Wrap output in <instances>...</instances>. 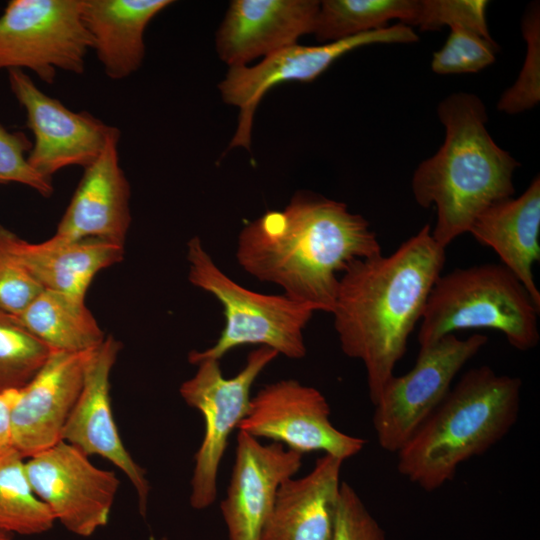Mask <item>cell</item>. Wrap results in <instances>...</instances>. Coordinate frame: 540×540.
Returning a JSON list of instances; mask_svg holds the SVG:
<instances>
[{
    "mask_svg": "<svg viewBox=\"0 0 540 540\" xmlns=\"http://www.w3.org/2000/svg\"><path fill=\"white\" fill-rule=\"evenodd\" d=\"M381 253L363 216L345 203L298 191L283 210L267 211L240 231L235 255L251 276L331 313L338 275L355 260Z\"/></svg>",
    "mask_w": 540,
    "mask_h": 540,
    "instance_id": "6da1fadb",
    "label": "cell"
},
{
    "mask_svg": "<svg viewBox=\"0 0 540 540\" xmlns=\"http://www.w3.org/2000/svg\"><path fill=\"white\" fill-rule=\"evenodd\" d=\"M445 259L427 224L392 254L355 260L339 277L334 328L343 353L363 362L373 404L406 352Z\"/></svg>",
    "mask_w": 540,
    "mask_h": 540,
    "instance_id": "7a4b0ae2",
    "label": "cell"
},
{
    "mask_svg": "<svg viewBox=\"0 0 540 540\" xmlns=\"http://www.w3.org/2000/svg\"><path fill=\"white\" fill-rule=\"evenodd\" d=\"M437 113L445 127L444 142L418 165L411 185L419 206L435 205L431 233L446 248L487 208L513 197V175L520 164L489 134L485 105L475 94L452 93Z\"/></svg>",
    "mask_w": 540,
    "mask_h": 540,
    "instance_id": "3957f363",
    "label": "cell"
},
{
    "mask_svg": "<svg viewBox=\"0 0 540 540\" xmlns=\"http://www.w3.org/2000/svg\"><path fill=\"white\" fill-rule=\"evenodd\" d=\"M522 381L489 366L468 370L397 452L398 472L427 492L498 443L517 421Z\"/></svg>",
    "mask_w": 540,
    "mask_h": 540,
    "instance_id": "277c9868",
    "label": "cell"
},
{
    "mask_svg": "<svg viewBox=\"0 0 540 540\" xmlns=\"http://www.w3.org/2000/svg\"><path fill=\"white\" fill-rule=\"evenodd\" d=\"M536 306L524 285L502 264L457 268L435 282L421 317L420 347L462 329H493L519 351L540 340Z\"/></svg>",
    "mask_w": 540,
    "mask_h": 540,
    "instance_id": "5b68a950",
    "label": "cell"
},
{
    "mask_svg": "<svg viewBox=\"0 0 540 540\" xmlns=\"http://www.w3.org/2000/svg\"><path fill=\"white\" fill-rule=\"evenodd\" d=\"M189 282L214 296L222 305L225 325L211 347L188 354L189 363L220 360L242 345L269 347L290 359L306 355L304 329L317 308L285 294L249 290L226 275L214 262L198 236L187 243Z\"/></svg>",
    "mask_w": 540,
    "mask_h": 540,
    "instance_id": "8992f818",
    "label": "cell"
},
{
    "mask_svg": "<svg viewBox=\"0 0 540 540\" xmlns=\"http://www.w3.org/2000/svg\"><path fill=\"white\" fill-rule=\"evenodd\" d=\"M279 354L265 346L252 350L243 368L233 377H224L220 360L204 358L184 381L179 393L185 403L198 410L204 419V435L194 456L189 502L202 510L217 497V476L228 438L245 417L253 383Z\"/></svg>",
    "mask_w": 540,
    "mask_h": 540,
    "instance_id": "52a82bcc",
    "label": "cell"
},
{
    "mask_svg": "<svg viewBox=\"0 0 540 540\" xmlns=\"http://www.w3.org/2000/svg\"><path fill=\"white\" fill-rule=\"evenodd\" d=\"M85 0H11L0 16V69H29L53 84L57 70L81 74L92 40Z\"/></svg>",
    "mask_w": 540,
    "mask_h": 540,
    "instance_id": "ba28073f",
    "label": "cell"
},
{
    "mask_svg": "<svg viewBox=\"0 0 540 540\" xmlns=\"http://www.w3.org/2000/svg\"><path fill=\"white\" fill-rule=\"evenodd\" d=\"M487 342L482 334L467 339L448 334L420 347L411 370L393 375L373 404V427L380 447L397 453L440 405L462 367Z\"/></svg>",
    "mask_w": 540,
    "mask_h": 540,
    "instance_id": "9c48e42d",
    "label": "cell"
},
{
    "mask_svg": "<svg viewBox=\"0 0 540 540\" xmlns=\"http://www.w3.org/2000/svg\"><path fill=\"white\" fill-rule=\"evenodd\" d=\"M418 41L415 31L398 23L326 44H294L263 58L254 66L229 67L218 88L224 102L239 108L238 126L230 148L250 147L256 108L272 87L289 81L311 82L344 54L373 44H409Z\"/></svg>",
    "mask_w": 540,
    "mask_h": 540,
    "instance_id": "30bf717a",
    "label": "cell"
},
{
    "mask_svg": "<svg viewBox=\"0 0 540 540\" xmlns=\"http://www.w3.org/2000/svg\"><path fill=\"white\" fill-rule=\"evenodd\" d=\"M330 414V406L318 389L284 379L265 385L251 397L237 429L301 454L322 451L343 461L357 455L366 440L335 428Z\"/></svg>",
    "mask_w": 540,
    "mask_h": 540,
    "instance_id": "8fae6325",
    "label": "cell"
},
{
    "mask_svg": "<svg viewBox=\"0 0 540 540\" xmlns=\"http://www.w3.org/2000/svg\"><path fill=\"white\" fill-rule=\"evenodd\" d=\"M26 472L37 497L69 532L92 536L105 526L120 486L117 475L61 440L27 458Z\"/></svg>",
    "mask_w": 540,
    "mask_h": 540,
    "instance_id": "7c38bea8",
    "label": "cell"
},
{
    "mask_svg": "<svg viewBox=\"0 0 540 540\" xmlns=\"http://www.w3.org/2000/svg\"><path fill=\"white\" fill-rule=\"evenodd\" d=\"M8 78L34 137L28 162L37 172L51 179L65 167L85 168L99 156L113 126L87 112L70 110L43 93L23 70H9Z\"/></svg>",
    "mask_w": 540,
    "mask_h": 540,
    "instance_id": "4fadbf2b",
    "label": "cell"
},
{
    "mask_svg": "<svg viewBox=\"0 0 540 540\" xmlns=\"http://www.w3.org/2000/svg\"><path fill=\"white\" fill-rule=\"evenodd\" d=\"M120 349L121 343L108 336L87 352L82 389L64 425L61 440L87 456L103 457L120 469L133 485L139 512L145 516L151 489L146 471L125 448L111 408L110 374Z\"/></svg>",
    "mask_w": 540,
    "mask_h": 540,
    "instance_id": "5bb4252c",
    "label": "cell"
},
{
    "mask_svg": "<svg viewBox=\"0 0 540 540\" xmlns=\"http://www.w3.org/2000/svg\"><path fill=\"white\" fill-rule=\"evenodd\" d=\"M302 458L281 443L265 445L238 430L234 465L220 503L229 540H260L280 485L294 477Z\"/></svg>",
    "mask_w": 540,
    "mask_h": 540,
    "instance_id": "9a60e30c",
    "label": "cell"
},
{
    "mask_svg": "<svg viewBox=\"0 0 540 540\" xmlns=\"http://www.w3.org/2000/svg\"><path fill=\"white\" fill-rule=\"evenodd\" d=\"M87 352L51 351L39 371L19 390L10 423L13 448L24 458L61 441L82 389Z\"/></svg>",
    "mask_w": 540,
    "mask_h": 540,
    "instance_id": "2e32d148",
    "label": "cell"
},
{
    "mask_svg": "<svg viewBox=\"0 0 540 540\" xmlns=\"http://www.w3.org/2000/svg\"><path fill=\"white\" fill-rule=\"evenodd\" d=\"M319 7L317 0L231 1L216 32V51L235 67L297 44L313 32Z\"/></svg>",
    "mask_w": 540,
    "mask_h": 540,
    "instance_id": "e0dca14e",
    "label": "cell"
},
{
    "mask_svg": "<svg viewBox=\"0 0 540 540\" xmlns=\"http://www.w3.org/2000/svg\"><path fill=\"white\" fill-rule=\"evenodd\" d=\"M119 138L114 127L102 152L84 168L54 236L67 241L99 238L124 245L131 223L130 186L119 163Z\"/></svg>",
    "mask_w": 540,
    "mask_h": 540,
    "instance_id": "ac0fdd59",
    "label": "cell"
},
{
    "mask_svg": "<svg viewBox=\"0 0 540 540\" xmlns=\"http://www.w3.org/2000/svg\"><path fill=\"white\" fill-rule=\"evenodd\" d=\"M0 250L42 289L85 299L94 277L120 262L124 245L99 238L67 241L56 236L31 243L0 225Z\"/></svg>",
    "mask_w": 540,
    "mask_h": 540,
    "instance_id": "d6986e66",
    "label": "cell"
},
{
    "mask_svg": "<svg viewBox=\"0 0 540 540\" xmlns=\"http://www.w3.org/2000/svg\"><path fill=\"white\" fill-rule=\"evenodd\" d=\"M343 460L324 454L279 487L260 540H331Z\"/></svg>",
    "mask_w": 540,
    "mask_h": 540,
    "instance_id": "ffe728a7",
    "label": "cell"
},
{
    "mask_svg": "<svg viewBox=\"0 0 540 540\" xmlns=\"http://www.w3.org/2000/svg\"><path fill=\"white\" fill-rule=\"evenodd\" d=\"M468 233L491 247L501 264L524 285L540 309L533 264L540 260V179L536 176L517 198L495 203L482 212Z\"/></svg>",
    "mask_w": 540,
    "mask_h": 540,
    "instance_id": "44dd1931",
    "label": "cell"
},
{
    "mask_svg": "<svg viewBox=\"0 0 540 540\" xmlns=\"http://www.w3.org/2000/svg\"><path fill=\"white\" fill-rule=\"evenodd\" d=\"M170 0H85L84 21L105 74L124 79L142 64L144 32Z\"/></svg>",
    "mask_w": 540,
    "mask_h": 540,
    "instance_id": "7402d4cb",
    "label": "cell"
},
{
    "mask_svg": "<svg viewBox=\"0 0 540 540\" xmlns=\"http://www.w3.org/2000/svg\"><path fill=\"white\" fill-rule=\"evenodd\" d=\"M17 316L51 351L82 353L105 339L85 299L65 293L43 289Z\"/></svg>",
    "mask_w": 540,
    "mask_h": 540,
    "instance_id": "603a6c76",
    "label": "cell"
},
{
    "mask_svg": "<svg viewBox=\"0 0 540 540\" xmlns=\"http://www.w3.org/2000/svg\"><path fill=\"white\" fill-rule=\"evenodd\" d=\"M418 10V0H324L312 34L328 43L385 28L394 19L414 25Z\"/></svg>",
    "mask_w": 540,
    "mask_h": 540,
    "instance_id": "cb8c5ba5",
    "label": "cell"
},
{
    "mask_svg": "<svg viewBox=\"0 0 540 540\" xmlns=\"http://www.w3.org/2000/svg\"><path fill=\"white\" fill-rule=\"evenodd\" d=\"M25 462L13 447L0 455V531L10 535L42 534L56 522L33 491Z\"/></svg>",
    "mask_w": 540,
    "mask_h": 540,
    "instance_id": "d4e9b609",
    "label": "cell"
},
{
    "mask_svg": "<svg viewBox=\"0 0 540 540\" xmlns=\"http://www.w3.org/2000/svg\"><path fill=\"white\" fill-rule=\"evenodd\" d=\"M50 353L51 349L17 315L0 309V394L22 389Z\"/></svg>",
    "mask_w": 540,
    "mask_h": 540,
    "instance_id": "484cf974",
    "label": "cell"
},
{
    "mask_svg": "<svg viewBox=\"0 0 540 540\" xmlns=\"http://www.w3.org/2000/svg\"><path fill=\"white\" fill-rule=\"evenodd\" d=\"M526 56L515 83L501 95L497 109L514 115L534 108L540 101V12L531 4L522 19Z\"/></svg>",
    "mask_w": 540,
    "mask_h": 540,
    "instance_id": "4316f807",
    "label": "cell"
},
{
    "mask_svg": "<svg viewBox=\"0 0 540 540\" xmlns=\"http://www.w3.org/2000/svg\"><path fill=\"white\" fill-rule=\"evenodd\" d=\"M497 43L491 36L463 28H450V34L431 60V69L436 74L476 73L496 60Z\"/></svg>",
    "mask_w": 540,
    "mask_h": 540,
    "instance_id": "83f0119b",
    "label": "cell"
},
{
    "mask_svg": "<svg viewBox=\"0 0 540 540\" xmlns=\"http://www.w3.org/2000/svg\"><path fill=\"white\" fill-rule=\"evenodd\" d=\"M487 6L484 0H421L414 25L421 31L463 27L491 36L486 21Z\"/></svg>",
    "mask_w": 540,
    "mask_h": 540,
    "instance_id": "f1b7e54d",
    "label": "cell"
},
{
    "mask_svg": "<svg viewBox=\"0 0 540 540\" xmlns=\"http://www.w3.org/2000/svg\"><path fill=\"white\" fill-rule=\"evenodd\" d=\"M32 142L22 132H9L0 125V184L19 183L44 197L53 193L50 178L37 172L28 162Z\"/></svg>",
    "mask_w": 540,
    "mask_h": 540,
    "instance_id": "f546056e",
    "label": "cell"
},
{
    "mask_svg": "<svg viewBox=\"0 0 540 540\" xmlns=\"http://www.w3.org/2000/svg\"><path fill=\"white\" fill-rule=\"evenodd\" d=\"M331 540H386L355 489L341 482Z\"/></svg>",
    "mask_w": 540,
    "mask_h": 540,
    "instance_id": "4dcf8cb0",
    "label": "cell"
},
{
    "mask_svg": "<svg viewBox=\"0 0 540 540\" xmlns=\"http://www.w3.org/2000/svg\"><path fill=\"white\" fill-rule=\"evenodd\" d=\"M43 289L0 250V309L19 315Z\"/></svg>",
    "mask_w": 540,
    "mask_h": 540,
    "instance_id": "1f68e13d",
    "label": "cell"
},
{
    "mask_svg": "<svg viewBox=\"0 0 540 540\" xmlns=\"http://www.w3.org/2000/svg\"><path fill=\"white\" fill-rule=\"evenodd\" d=\"M18 393L10 390L0 394V455L13 447L10 414Z\"/></svg>",
    "mask_w": 540,
    "mask_h": 540,
    "instance_id": "d6a6232c",
    "label": "cell"
},
{
    "mask_svg": "<svg viewBox=\"0 0 540 540\" xmlns=\"http://www.w3.org/2000/svg\"><path fill=\"white\" fill-rule=\"evenodd\" d=\"M0 540H12L11 535L0 531Z\"/></svg>",
    "mask_w": 540,
    "mask_h": 540,
    "instance_id": "836d02e7",
    "label": "cell"
}]
</instances>
